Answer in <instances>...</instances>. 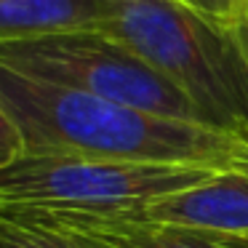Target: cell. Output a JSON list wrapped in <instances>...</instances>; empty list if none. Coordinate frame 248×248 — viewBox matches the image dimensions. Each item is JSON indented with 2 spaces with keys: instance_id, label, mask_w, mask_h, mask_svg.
I'll use <instances>...</instances> for the list:
<instances>
[{
  "instance_id": "6da1fadb",
  "label": "cell",
  "mask_w": 248,
  "mask_h": 248,
  "mask_svg": "<svg viewBox=\"0 0 248 248\" xmlns=\"http://www.w3.org/2000/svg\"><path fill=\"white\" fill-rule=\"evenodd\" d=\"M0 107L16 125L24 152L32 155H88L248 173V128L144 112L30 78L3 62Z\"/></svg>"
},
{
  "instance_id": "7a4b0ae2",
  "label": "cell",
  "mask_w": 248,
  "mask_h": 248,
  "mask_svg": "<svg viewBox=\"0 0 248 248\" xmlns=\"http://www.w3.org/2000/svg\"><path fill=\"white\" fill-rule=\"evenodd\" d=\"M96 32L182 88L214 125L248 128V59L235 27L176 0H99Z\"/></svg>"
},
{
  "instance_id": "3957f363",
  "label": "cell",
  "mask_w": 248,
  "mask_h": 248,
  "mask_svg": "<svg viewBox=\"0 0 248 248\" xmlns=\"http://www.w3.org/2000/svg\"><path fill=\"white\" fill-rule=\"evenodd\" d=\"M216 168L22 152L0 166V208L128 211L214 179Z\"/></svg>"
},
{
  "instance_id": "277c9868",
  "label": "cell",
  "mask_w": 248,
  "mask_h": 248,
  "mask_svg": "<svg viewBox=\"0 0 248 248\" xmlns=\"http://www.w3.org/2000/svg\"><path fill=\"white\" fill-rule=\"evenodd\" d=\"M0 62L30 78L75 88L107 102L166 118L211 123L208 115L182 88L96 30L0 43Z\"/></svg>"
},
{
  "instance_id": "5b68a950",
  "label": "cell",
  "mask_w": 248,
  "mask_h": 248,
  "mask_svg": "<svg viewBox=\"0 0 248 248\" xmlns=\"http://www.w3.org/2000/svg\"><path fill=\"white\" fill-rule=\"evenodd\" d=\"M22 211L32 219L56 230L72 232L104 248H248V237L224 232L195 230L182 224L147 221L123 211H38V208H8Z\"/></svg>"
},
{
  "instance_id": "8992f818",
  "label": "cell",
  "mask_w": 248,
  "mask_h": 248,
  "mask_svg": "<svg viewBox=\"0 0 248 248\" xmlns=\"http://www.w3.org/2000/svg\"><path fill=\"white\" fill-rule=\"evenodd\" d=\"M123 214L147 221L248 237V173L221 171L205 184L157 198L141 208H128Z\"/></svg>"
},
{
  "instance_id": "52a82bcc",
  "label": "cell",
  "mask_w": 248,
  "mask_h": 248,
  "mask_svg": "<svg viewBox=\"0 0 248 248\" xmlns=\"http://www.w3.org/2000/svg\"><path fill=\"white\" fill-rule=\"evenodd\" d=\"M99 0H0V43L96 30Z\"/></svg>"
},
{
  "instance_id": "ba28073f",
  "label": "cell",
  "mask_w": 248,
  "mask_h": 248,
  "mask_svg": "<svg viewBox=\"0 0 248 248\" xmlns=\"http://www.w3.org/2000/svg\"><path fill=\"white\" fill-rule=\"evenodd\" d=\"M0 248H104L72 232L56 230L22 211L0 208Z\"/></svg>"
},
{
  "instance_id": "9c48e42d",
  "label": "cell",
  "mask_w": 248,
  "mask_h": 248,
  "mask_svg": "<svg viewBox=\"0 0 248 248\" xmlns=\"http://www.w3.org/2000/svg\"><path fill=\"white\" fill-rule=\"evenodd\" d=\"M176 3H182V6L192 8V11L214 19V22L224 24V27H235L243 8L248 6L246 0H176Z\"/></svg>"
},
{
  "instance_id": "30bf717a",
  "label": "cell",
  "mask_w": 248,
  "mask_h": 248,
  "mask_svg": "<svg viewBox=\"0 0 248 248\" xmlns=\"http://www.w3.org/2000/svg\"><path fill=\"white\" fill-rule=\"evenodd\" d=\"M24 152V144H22V136H19L16 125L11 123L3 107H0V166L11 163L14 157H19Z\"/></svg>"
},
{
  "instance_id": "8fae6325",
  "label": "cell",
  "mask_w": 248,
  "mask_h": 248,
  "mask_svg": "<svg viewBox=\"0 0 248 248\" xmlns=\"http://www.w3.org/2000/svg\"><path fill=\"white\" fill-rule=\"evenodd\" d=\"M235 35H237V40H240L243 54H246V59H248V6L243 8L240 19H237V24H235Z\"/></svg>"
},
{
  "instance_id": "7c38bea8",
  "label": "cell",
  "mask_w": 248,
  "mask_h": 248,
  "mask_svg": "<svg viewBox=\"0 0 248 248\" xmlns=\"http://www.w3.org/2000/svg\"><path fill=\"white\" fill-rule=\"evenodd\" d=\"M246 3H248V0H246Z\"/></svg>"
}]
</instances>
